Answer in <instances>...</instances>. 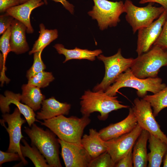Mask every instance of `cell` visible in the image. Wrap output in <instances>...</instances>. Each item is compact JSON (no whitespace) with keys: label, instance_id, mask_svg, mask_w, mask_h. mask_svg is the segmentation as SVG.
I'll return each instance as SVG.
<instances>
[{"label":"cell","instance_id":"6da1fadb","mask_svg":"<svg viewBox=\"0 0 167 167\" xmlns=\"http://www.w3.org/2000/svg\"><path fill=\"white\" fill-rule=\"evenodd\" d=\"M43 121L40 122L41 125L48 127L58 139L80 145H82L81 141L84 130L91 122L89 117L67 118L63 115Z\"/></svg>","mask_w":167,"mask_h":167},{"label":"cell","instance_id":"7a4b0ae2","mask_svg":"<svg viewBox=\"0 0 167 167\" xmlns=\"http://www.w3.org/2000/svg\"><path fill=\"white\" fill-rule=\"evenodd\" d=\"M116 96H110L103 91L84 92L80 99V112L83 116L89 117L95 112H99L98 116L100 120L105 121L112 111L122 108H128L129 106L121 104Z\"/></svg>","mask_w":167,"mask_h":167},{"label":"cell","instance_id":"3957f363","mask_svg":"<svg viewBox=\"0 0 167 167\" xmlns=\"http://www.w3.org/2000/svg\"><path fill=\"white\" fill-rule=\"evenodd\" d=\"M24 131L44 156L50 167H61L59 157L60 144L56 135L50 129L44 130L34 123L31 128L24 127Z\"/></svg>","mask_w":167,"mask_h":167},{"label":"cell","instance_id":"277c9868","mask_svg":"<svg viewBox=\"0 0 167 167\" xmlns=\"http://www.w3.org/2000/svg\"><path fill=\"white\" fill-rule=\"evenodd\" d=\"M166 86L160 78H139L135 76L129 68L121 74L105 92L109 96H114L120 88L130 87L136 89L138 96L143 98L147 95L148 92L155 94Z\"/></svg>","mask_w":167,"mask_h":167},{"label":"cell","instance_id":"5b68a950","mask_svg":"<svg viewBox=\"0 0 167 167\" xmlns=\"http://www.w3.org/2000/svg\"><path fill=\"white\" fill-rule=\"evenodd\" d=\"M163 66L167 67V50L153 45L148 51L134 58L130 68L135 76L145 79L157 77Z\"/></svg>","mask_w":167,"mask_h":167},{"label":"cell","instance_id":"8992f818","mask_svg":"<svg viewBox=\"0 0 167 167\" xmlns=\"http://www.w3.org/2000/svg\"><path fill=\"white\" fill-rule=\"evenodd\" d=\"M94 6L88 13L97 22L101 30L116 26L120 21V16L125 13L122 1L113 2L108 0H93Z\"/></svg>","mask_w":167,"mask_h":167},{"label":"cell","instance_id":"52a82bcc","mask_svg":"<svg viewBox=\"0 0 167 167\" xmlns=\"http://www.w3.org/2000/svg\"><path fill=\"white\" fill-rule=\"evenodd\" d=\"M149 2L146 6L139 7L135 6L130 0L124 3L126 20L132 28L135 34L139 29L146 27L157 19L165 10L162 6H153Z\"/></svg>","mask_w":167,"mask_h":167},{"label":"cell","instance_id":"ba28073f","mask_svg":"<svg viewBox=\"0 0 167 167\" xmlns=\"http://www.w3.org/2000/svg\"><path fill=\"white\" fill-rule=\"evenodd\" d=\"M97 57L99 60L103 62L105 72L101 82L93 89L94 92H105L115 82L121 74L130 68L134 59L124 57L122 55L120 48L118 49L116 54L112 56L106 57L101 54Z\"/></svg>","mask_w":167,"mask_h":167},{"label":"cell","instance_id":"9c48e42d","mask_svg":"<svg viewBox=\"0 0 167 167\" xmlns=\"http://www.w3.org/2000/svg\"><path fill=\"white\" fill-rule=\"evenodd\" d=\"M21 113L17 107L11 114L7 113L2 115L0 119L1 125L4 126L9 136V144L7 152L17 153L19 155L22 162L25 165L28 162L23 156L20 148V141L24 136L21 132V127L26 120L21 117Z\"/></svg>","mask_w":167,"mask_h":167},{"label":"cell","instance_id":"30bf717a","mask_svg":"<svg viewBox=\"0 0 167 167\" xmlns=\"http://www.w3.org/2000/svg\"><path fill=\"white\" fill-rule=\"evenodd\" d=\"M132 108L137 123L150 134L167 143V136L161 130L155 118L152 107L149 102L142 98H136Z\"/></svg>","mask_w":167,"mask_h":167},{"label":"cell","instance_id":"8fae6325","mask_svg":"<svg viewBox=\"0 0 167 167\" xmlns=\"http://www.w3.org/2000/svg\"><path fill=\"white\" fill-rule=\"evenodd\" d=\"M142 130L137 123L136 126L130 132L117 138L105 141L107 152L115 164L133 148Z\"/></svg>","mask_w":167,"mask_h":167},{"label":"cell","instance_id":"7c38bea8","mask_svg":"<svg viewBox=\"0 0 167 167\" xmlns=\"http://www.w3.org/2000/svg\"><path fill=\"white\" fill-rule=\"evenodd\" d=\"M167 18V10L149 25L138 30L137 46L138 56L148 51L153 46L161 31Z\"/></svg>","mask_w":167,"mask_h":167},{"label":"cell","instance_id":"4fadbf2b","mask_svg":"<svg viewBox=\"0 0 167 167\" xmlns=\"http://www.w3.org/2000/svg\"><path fill=\"white\" fill-rule=\"evenodd\" d=\"M58 140L66 167H88L92 159L82 145Z\"/></svg>","mask_w":167,"mask_h":167},{"label":"cell","instance_id":"5bb4252c","mask_svg":"<svg viewBox=\"0 0 167 167\" xmlns=\"http://www.w3.org/2000/svg\"><path fill=\"white\" fill-rule=\"evenodd\" d=\"M3 96L0 95V108L3 114L9 113L10 105L15 104L19 109L21 113L24 117L29 127H31L35 121H38L36 118V114L31 108L20 102L21 94L15 93L11 91H6Z\"/></svg>","mask_w":167,"mask_h":167},{"label":"cell","instance_id":"9a60e30c","mask_svg":"<svg viewBox=\"0 0 167 167\" xmlns=\"http://www.w3.org/2000/svg\"><path fill=\"white\" fill-rule=\"evenodd\" d=\"M137 124V121L132 108H130L128 116L122 120L101 129L99 135L105 141L118 137L131 131Z\"/></svg>","mask_w":167,"mask_h":167},{"label":"cell","instance_id":"2e32d148","mask_svg":"<svg viewBox=\"0 0 167 167\" xmlns=\"http://www.w3.org/2000/svg\"><path fill=\"white\" fill-rule=\"evenodd\" d=\"M44 3L42 0H29L8 9L5 13L23 23L26 27L27 32L31 34L34 32L30 20L31 12L34 9Z\"/></svg>","mask_w":167,"mask_h":167},{"label":"cell","instance_id":"e0dca14e","mask_svg":"<svg viewBox=\"0 0 167 167\" xmlns=\"http://www.w3.org/2000/svg\"><path fill=\"white\" fill-rule=\"evenodd\" d=\"M40 112L36 115V118L41 120H47L61 115L68 114L71 105L66 103H62L54 97L44 100L41 104Z\"/></svg>","mask_w":167,"mask_h":167},{"label":"cell","instance_id":"ac0fdd59","mask_svg":"<svg viewBox=\"0 0 167 167\" xmlns=\"http://www.w3.org/2000/svg\"><path fill=\"white\" fill-rule=\"evenodd\" d=\"M10 45L11 51L19 54L28 51L29 49L27 42V28L22 22L14 19L11 26Z\"/></svg>","mask_w":167,"mask_h":167},{"label":"cell","instance_id":"d6986e66","mask_svg":"<svg viewBox=\"0 0 167 167\" xmlns=\"http://www.w3.org/2000/svg\"><path fill=\"white\" fill-rule=\"evenodd\" d=\"M81 143L92 159L107 151L105 141L100 137L99 132L93 128L89 129V135L82 136Z\"/></svg>","mask_w":167,"mask_h":167},{"label":"cell","instance_id":"ffe728a7","mask_svg":"<svg viewBox=\"0 0 167 167\" xmlns=\"http://www.w3.org/2000/svg\"><path fill=\"white\" fill-rule=\"evenodd\" d=\"M148 142L150 152L148 153L149 167H160L167 151V143L150 134Z\"/></svg>","mask_w":167,"mask_h":167},{"label":"cell","instance_id":"44dd1931","mask_svg":"<svg viewBox=\"0 0 167 167\" xmlns=\"http://www.w3.org/2000/svg\"><path fill=\"white\" fill-rule=\"evenodd\" d=\"M54 47L58 53L62 54L65 57L63 63L71 59H87L93 61L96 59V57L101 54L102 51L100 49L94 50H90L87 49H82L75 47L73 49H68L65 48L62 44H57Z\"/></svg>","mask_w":167,"mask_h":167},{"label":"cell","instance_id":"7402d4cb","mask_svg":"<svg viewBox=\"0 0 167 167\" xmlns=\"http://www.w3.org/2000/svg\"><path fill=\"white\" fill-rule=\"evenodd\" d=\"M149 135L148 131L143 129L135 143L132 152L134 167L147 166L148 156L147 144Z\"/></svg>","mask_w":167,"mask_h":167},{"label":"cell","instance_id":"603a6c76","mask_svg":"<svg viewBox=\"0 0 167 167\" xmlns=\"http://www.w3.org/2000/svg\"><path fill=\"white\" fill-rule=\"evenodd\" d=\"M22 93L21 101L31 108L34 111L40 109L43 101L45 99L40 88L29 85L24 84L22 86Z\"/></svg>","mask_w":167,"mask_h":167},{"label":"cell","instance_id":"cb8c5ba5","mask_svg":"<svg viewBox=\"0 0 167 167\" xmlns=\"http://www.w3.org/2000/svg\"><path fill=\"white\" fill-rule=\"evenodd\" d=\"M40 34L38 39L35 41L32 50L29 52V55L43 51L44 49L58 37L57 29L49 30L45 28L44 25H39Z\"/></svg>","mask_w":167,"mask_h":167},{"label":"cell","instance_id":"d4e9b609","mask_svg":"<svg viewBox=\"0 0 167 167\" xmlns=\"http://www.w3.org/2000/svg\"><path fill=\"white\" fill-rule=\"evenodd\" d=\"M21 141L24 144H20V150L24 157L28 158L36 167H50L44 156L34 145L30 146L24 139Z\"/></svg>","mask_w":167,"mask_h":167},{"label":"cell","instance_id":"484cf974","mask_svg":"<svg viewBox=\"0 0 167 167\" xmlns=\"http://www.w3.org/2000/svg\"><path fill=\"white\" fill-rule=\"evenodd\" d=\"M149 103L155 117L163 109L167 107V86L152 95H146L143 98Z\"/></svg>","mask_w":167,"mask_h":167},{"label":"cell","instance_id":"4316f807","mask_svg":"<svg viewBox=\"0 0 167 167\" xmlns=\"http://www.w3.org/2000/svg\"><path fill=\"white\" fill-rule=\"evenodd\" d=\"M54 79L51 72L44 71L28 79V84L39 88H44L48 86Z\"/></svg>","mask_w":167,"mask_h":167},{"label":"cell","instance_id":"83f0119b","mask_svg":"<svg viewBox=\"0 0 167 167\" xmlns=\"http://www.w3.org/2000/svg\"><path fill=\"white\" fill-rule=\"evenodd\" d=\"M42 51L37 52L33 54L34 60L33 64L26 73V76L28 79L39 72L44 71L46 68V66L41 57Z\"/></svg>","mask_w":167,"mask_h":167},{"label":"cell","instance_id":"f1b7e54d","mask_svg":"<svg viewBox=\"0 0 167 167\" xmlns=\"http://www.w3.org/2000/svg\"><path fill=\"white\" fill-rule=\"evenodd\" d=\"M115 164L107 151L92 159L88 167H113Z\"/></svg>","mask_w":167,"mask_h":167},{"label":"cell","instance_id":"f546056e","mask_svg":"<svg viewBox=\"0 0 167 167\" xmlns=\"http://www.w3.org/2000/svg\"><path fill=\"white\" fill-rule=\"evenodd\" d=\"M11 27L10 26L3 33L0 38V49L2 52L4 65L8 53L11 51L10 38Z\"/></svg>","mask_w":167,"mask_h":167},{"label":"cell","instance_id":"4dcf8cb0","mask_svg":"<svg viewBox=\"0 0 167 167\" xmlns=\"http://www.w3.org/2000/svg\"><path fill=\"white\" fill-rule=\"evenodd\" d=\"M21 158L17 153L4 152L0 151V166L5 162L21 161Z\"/></svg>","mask_w":167,"mask_h":167},{"label":"cell","instance_id":"1f68e13d","mask_svg":"<svg viewBox=\"0 0 167 167\" xmlns=\"http://www.w3.org/2000/svg\"><path fill=\"white\" fill-rule=\"evenodd\" d=\"M153 45L160 46L167 50V18L161 33Z\"/></svg>","mask_w":167,"mask_h":167},{"label":"cell","instance_id":"d6a6232c","mask_svg":"<svg viewBox=\"0 0 167 167\" xmlns=\"http://www.w3.org/2000/svg\"><path fill=\"white\" fill-rule=\"evenodd\" d=\"M14 18L5 13L0 16V34L2 35L11 26Z\"/></svg>","mask_w":167,"mask_h":167},{"label":"cell","instance_id":"836d02e7","mask_svg":"<svg viewBox=\"0 0 167 167\" xmlns=\"http://www.w3.org/2000/svg\"><path fill=\"white\" fill-rule=\"evenodd\" d=\"M133 148L131 149L128 153L120 159L116 164V167H132L133 164Z\"/></svg>","mask_w":167,"mask_h":167},{"label":"cell","instance_id":"e575fe53","mask_svg":"<svg viewBox=\"0 0 167 167\" xmlns=\"http://www.w3.org/2000/svg\"><path fill=\"white\" fill-rule=\"evenodd\" d=\"M20 4L19 0H0V12H5L8 9Z\"/></svg>","mask_w":167,"mask_h":167},{"label":"cell","instance_id":"d590c367","mask_svg":"<svg viewBox=\"0 0 167 167\" xmlns=\"http://www.w3.org/2000/svg\"><path fill=\"white\" fill-rule=\"evenodd\" d=\"M45 4H47V0H43ZM56 2H59L61 3L64 8L68 11L71 14L74 13V6L71 4L70 3L66 0H51Z\"/></svg>","mask_w":167,"mask_h":167},{"label":"cell","instance_id":"8d00e7d4","mask_svg":"<svg viewBox=\"0 0 167 167\" xmlns=\"http://www.w3.org/2000/svg\"><path fill=\"white\" fill-rule=\"evenodd\" d=\"M149 2L158 3L165 10H167V0H140L139 2V3L141 4Z\"/></svg>","mask_w":167,"mask_h":167},{"label":"cell","instance_id":"74e56055","mask_svg":"<svg viewBox=\"0 0 167 167\" xmlns=\"http://www.w3.org/2000/svg\"><path fill=\"white\" fill-rule=\"evenodd\" d=\"M163 161V167H167V151L166 152L165 156Z\"/></svg>","mask_w":167,"mask_h":167},{"label":"cell","instance_id":"f35d334b","mask_svg":"<svg viewBox=\"0 0 167 167\" xmlns=\"http://www.w3.org/2000/svg\"><path fill=\"white\" fill-rule=\"evenodd\" d=\"M20 0V3L21 4L23 3L28 1L29 0Z\"/></svg>","mask_w":167,"mask_h":167}]
</instances>
